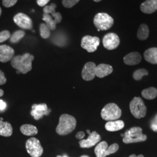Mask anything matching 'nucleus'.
I'll return each mask as SVG.
<instances>
[{
    "label": "nucleus",
    "mask_w": 157,
    "mask_h": 157,
    "mask_svg": "<svg viewBox=\"0 0 157 157\" xmlns=\"http://www.w3.org/2000/svg\"><path fill=\"white\" fill-rule=\"evenodd\" d=\"M30 113L34 119L39 120L44 115H48L50 113V110L48 109L47 104L44 103L34 104L32 107Z\"/></svg>",
    "instance_id": "11"
},
{
    "label": "nucleus",
    "mask_w": 157,
    "mask_h": 157,
    "mask_svg": "<svg viewBox=\"0 0 157 157\" xmlns=\"http://www.w3.org/2000/svg\"><path fill=\"white\" fill-rule=\"evenodd\" d=\"M124 126V122L121 120L109 121L105 125V128L108 132H117L123 129Z\"/></svg>",
    "instance_id": "19"
},
{
    "label": "nucleus",
    "mask_w": 157,
    "mask_h": 157,
    "mask_svg": "<svg viewBox=\"0 0 157 157\" xmlns=\"http://www.w3.org/2000/svg\"><path fill=\"white\" fill-rule=\"evenodd\" d=\"M17 0H2V4L6 8H10L17 4Z\"/></svg>",
    "instance_id": "33"
},
{
    "label": "nucleus",
    "mask_w": 157,
    "mask_h": 157,
    "mask_svg": "<svg viewBox=\"0 0 157 157\" xmlns=\"http://www.w3.org/2000/svg\"><path fill=\"white\" fill-rule=\"evenodd\" d=\"M50 29L45 23H41L40 26V35L43 39H47L50 36Z\"/></svg>",
    "instance_id": "28"
},
{
    "label": "nucleus",
    "mask_w": 157,
    "mask_h": 157,
    "mask_svg": "<svg viewBox=\"0 0 157 157\" xmlns=\"http://www.w3.org/2000/svg\"><path fill=\"white\" fill-rule=\"evenodd\" d=\"M87 133H89V135H90V133H90V130H87Z\"/></svg>",
    "instance_id": "44"
},
{
    "label": "nucleus",
    "mask_w": 157,
    "mask_h": 157,
    "mask_svg": "<svg viewBox=\"0 0 157 157\" xmlns=\"http://www.w3.org/2000/svg\"><path fill=\"white\" fill-rule=\"evenodd\" d=\"M96 65L94 62H89L84 65L82 71V76L86 81H90L95 78Z\"/></svg>",
    "instance_id": "12"
},
{
    "label": "nucleus",
    "mask_w": 157,
    "mask_h": 157,
    "mask_svg": "<svg viewBox=\"0 0 157 157\" xmlns=\"http://www.w3.org/2000/svg\"><path fill=\"white\" fill-rule=\"evenodd\" d=\"M20 130L22 134L28 136H34L38 133V129L35 126L32 124H23L21 126Z\"/></svg>",
    "instance_id": "22"
},
{
    "label": "nucleus",
    "mask_w": 157,
    "mask_h": 157,
    "mask_svg": "<svg viewBox=\"0 0 157 157\" xmlns=\"http://www.w3.org/2000/svg\"><path fill=\"white\" fill-rule=\"evenodd\" d=\"M100 39L97 37L85 36L81 41L82 47L89 52H93L97 50L100 45Z\"/></svg>",
    "instance_id": "8"
},
{
    "label": "nucleus",
    "mask_w": 157,
    "mask_h": 157,
    "mask_svg": "<svg viewBox=\"0 0 157 157\" xmlns=\"http://www.w3.org/2000/svg\"><path fill=\"white\" fill-rule=\"evenodd\" d=\"M149 36V29L146 24H141L137 34V38L140 40H145Z\"/></svg>",
    "instance_id": "24"
},
{
    "label": "nucleus",
    "mask_w": 157,
    "mask_h": 157,
    "mask_svg": "<svg viewBox=\"0 0 157 157\" xmlns=\"http://www.w3.org/2000/svg\"><path fill=\"white\" fill-rule=\"evenodd\" d=\"M11 37L10 32L8 30H4L0 32V43L6 41Z\"/></svg>",
    "instance_id": "32"
},
{
    "label": "nucleus",
    "mask_w": 157,
    "mask_h": 157,
    "mask_svg": "<svg viewBox=\"0 0 157 157\" xmlns=\"http://www.w3.org/2000/svg\"><path fill=\"white\" fill-rule=\"evenodd\" d=\"M100 140L101 137L100 135L98 134L95 131H94L90 133L87 139H82L78 142V143L81 148H88L95 146Z\"/></svg>",
    "instance_id": "13"
},
{
    "label": "nucleus",
    "mask_w": 157,
    "mask_h": 157,
    "mask_svg": "<svg viewBox=\"0 0 157 157\" xmlns=\"http://www.w3.org/2000/svg\"><path fill=\"white\" fill-rule=\"evenodd\" d=\"M4 91L2 90V89H0V97H2L4 95Z\"/></svg>",
    "instance_id": "40"
},
{
    "label": "nucleus",
    "mask_w": 157,
    "mask_h": 157,
    "mask_svg": "<svg viewBox=\"0 0 157 157\" xmlns=\"http://www.w3.org/2000/svg\"><path fill=\"white\" fill-rule=\"evenodd\" d=\"M84 136H85V133L81 131L77 133V135L76 136V137L78 140H82V139H83Z\"/></svg>",
    "instance_id": "37"
},
{
    "label": "nucleus",
    "mask_w": 157,
    "mask_h": 157,
    "mask_svg": "<svg viewBox=\"0 0 157 157\" xmlns=\"http://www.w3.org/2000/svg\"><path fill=\"white\" fill-rule=\"evenodd\" d=\"M42 19L45 22V24L47 25V26L51 30H56L57 23L52 17H51L50 14L44 13L43 14V17Z\"/></svg>",
    "instance_id": "26"
},
{
    "label": "nucleus",
    "mask_w": 157,
    "mask_h": 157,
    "mask_svg": "<svg viewBox=\"0 0 157 157\" xmlns=\"http://www.w3.org/2000/svg\"><path fill=\"white\" fill-rule=\"evenodd\" d=\"M102 43L106 49L112 50L116 49L120 44V39L117 34L109 33L104 37Z\"/></svg>",
    "instance_id": "9"
},
{
    "label": "nucleus",
    "mask_w": 157,
    "mask_h": 157,
    "mask_svg": "<svg viewBox=\"0 0 157 157\" xmlns=\"http://www.w3.org/2000/svg\"><path fill=\"white\" fill-rule=\"evenodd\" d=\"M141 11L144 13L151 14L157 10V0H146L141 4Z\"/></svg>",
    "instance_id": "15"
},
{
    "label": "nucleus",
    "mask_w": 157,
    "mask_h": 157,
    "mask_svg": "<svg viewBox=\"0 0 157 157\" xmlns=\"http://www.w3.org/2000/svg\"><path fill=\"white\" fill-rule=\"evenodd\" d=\"M118 149H119V146H118V144H117V143L113 144L108 147L107 151H106V155L107 156V155H111L113 153H115L118 151Z\"/></svg>",
    "instance_id": "31"
},
{
    "label": "nucleus",
    "mask_w": 157,
    "mask_h": 157,
    "mask_svg": "<svg viewBox=\"0 0 157 157\" xmlns=\"http://www.w3.org/2000/svg\"><path fill=\"white\" fill-rule=\"evenodd\" d=\"M142 57L137 52H132L126 55L124 58V62L128 65H135L141 61Z\"/></svg>",
    "instance_id": "16"
},
{
    "label": "nucleus",
    "mask_w": 157,
    "mask_h": 157,
    "mask_svg": "<svg viewBox=\"0 0 157 157\" xmlns=\"http://www.w3.org/2000/svg\"><path fill=\"white\" fill-rule=\"evenodd\" d=\"M129 107L130 112L135 118L140 119L145 117L147 107L144 101L140 97H134L130 102Z\"/></svg>",
    "instance_id": "6"
},
{
    "label": "nucleus",
    "mask_w": 157,
    "mask_h": 157,
    "mask_svg": "<svg viewBox=\"0 0 157 157\" xmlns=\"http://www.w3.org/2000/svg\"><path fill=\"white\" fill-rule=\"evenodd\" d=\"M113 23V18L106 13H98L94 18V24L98 32L109 29Z\"/></svg>",
    "instance_id": "5"
},
{
    "label": "nucleus",
    "mask_w": 157,
    "mask_h": 157,
    "mask_svg": "<svg viewBox=\"0 0 157 157\" xmlns=\"http://www.w3.org/2000/svg\"><path fill=\"white\" fill-rule=\"evenodd\" d=\"M129 157H144L143 155H141V154H140V155H139L138 156H137L136 154H132L131 155H130Z\"/></svg>",
    "instance_id": "39"
},
{
    "label": "nucleus",
    "mask_w": 157,
    "mask_h": 157,
    "mask_svg": "<svg viewBox=\"0 0 157 157\" xmlns=\"http://www.w3.org/2000/svg\"><path fill=\"white\" fill-rule=\"evenodd\" d=\"M56 4H51L50 6H45L43 9V11L45 13H51L52 16V17L56 20L57 23H59L62 21V15L59 12H56Z\"/></svg>",
    "instance_id": "18"
},
{
    "label": "nucleus",
    "mask_w": 157,
    "mask_h": 157,
    "mask_svg": "<svg viewBox=\"0 0 157 157\" xmlns=\"http://www.w3.org/2000/svg\"><path fill=\"white\" fill-rule=\"evenodd\" d=\"M15 51L10 46L0 45V62H7L14 57Z\"/></svg>",
    "instance_id": "14"
},
{
    "label": "nucleus",
    "mask_w": 157,
    "mask_h": 157,
    "mask_svg": "<svg viewBox=\"0 0 157 157\" xmlns=\"http://www.w3.org/2000/svg\"><path fill=\"white\" fill-rule=\"evenodd\" d=\"M13 129L11 124L8 122L0 120V136L10 137L12 135Z\"/></svg>",
    "instance_id": "21"
},
{
    "label": "nucleus",
    "mask_w": 157,
    "mask_h": 157,
    "mask_svg": "<svg viewBox=\"0 0 157 157\" xmlns=\"http://www.w3.org/2000/svg\"><path fill=\"white\" fill-rule=\"evenodd\" d=\"M108 147V143L106 141H101L98 145L95 147L94 152L97 157H105L106 155V151L107 148Z\"/></svg>",
    "instance_id": "23"
},
{
    "label": "nucleus",
    "mask_w": 157,
    "mask_h": 157,
    "mask_svg": "<svg viewBox=\"0 0 157 157\" xmlns=\"http://www.w3.org/2000/svg\"><path fill=\"white\" fill-rule=\"evenodd\" d=\"M76 123V120L73 116L68 114H63L59 118L56 132L61 136L68 135L75 130Z\"/></svg>",
    "instance_id": "2"
},
{
    "label": "nucleus",
    "mask_w": 157,
    "mask_h": 157,
    "mask_svg": "<svg viewBox=\"0 0 157 157\" xmlns=\"http://www.w3.org/2000/svg\"><path fill=\"white\" fill-rule=\"evenodd\" d=\"M144 59L147 62L152 64H157V48H149L144 52Z\"/></svg>",
    "instance_id": "20"
},
{
    "label": "nucleus",
    "mask_w": 157,
    "mask_h": 157,
    "mask_svg": "<svg viewBox=\"0 0 157 157\" xmlns=\"http://www.w3.org/2000/svg\"><path fill=\"white\" fill-rule=\"evenodd\" d=\"M34 59L33 56L29 53L14 56L11 60L12 67L17 69V74H26L32 69V62Z\"/></svg>",
    "instance_id": "1"
},
{
    "label": "nucleus",
    "mask_w": 157,
    "mask_h": 157,
    "mask_svg": "<svg viewBox=\"0 0 157 157\" xmlns=\"http://www.w3.org/2000/svg\"><path fill=\"white\" fill-rule=\"evenodd\" d=\"M122 111L115 103H109L103 108L101 112L102 118L107 121L118 120L121 117Z\"/></svg>",
    "instance_id": "4"
},
{
    "label": "nucleus",
    "mask_w": 157,
    "mask_h": 157,
    "mask_svg": "<svg viewBox=\"0 0 157 157\" xmlns=\"http://www.w3.org/2000/svg\"><path fill=\"white\" fill-rule=\"evenodd\" d=\"M142 131L143 129L140 127L132 128L124 133L123 142L125 144H130L145 141L147 137L142 133Z\"/></svg>",
    "instance_id": "3"
},
{
    "label": "nucleus",
    "mask_w": 157,
    "mask_h": 157,
    "mask_svg": "<svg viewBox=\"0 0 157 157\" xmlns=\"http://www.w3.org/2000/svg\"><path fill=\"white\" fill-rule=\"evenodd\" d=\"M13 21L19 27L23 29L30 30L33 28L32 19L25 13H19L17 14L13 17Z\"/></svg>",
    "instance_id": "10"
},
{
    "label": "nucleus",
    "mask_w": 157,
    "mask_h": 157,
    "mask_svg": "<svg viewBox=\"0 0 157 157\" xmlns=\"http://www.w3.org/2000/svg\"><path fill=\"white\" fill-rule=\"evenodd\" d=\"M1 13H2V10H1V7H0V17H1Z\"/></svg>",
    "instance_id": "43"
},
{
    "label": "nucleus",
    "mask_w": 157,
    "mask_h": 157,
    "mask_svg": "<svg viewBox=\"0 0 157 157\" xmlns=\"http://www.w3.org/2000/svg\"><path fill=\"white\" fill-rule=\"evenodd\" d=\"M25 35V32L23 30H17L10 37V42L12 43H17L21 40L23 38Z\"/></svg>",
    "instance_id": "27"
},
{
    "label": "nucleus",
    "mask_w": 157,
    "mask_h": 157,
    "mask_svg": "<svg viewBox=\"0 0 157 157\" xmlns=\"http://www.w3.org/2000/svg\"><path fill=\"white\" fill-rule=\"evenodd\" d=\"M113 72V67L107 64L101 63L97 66L95 76L99 78H102L110 75Z\"/></svg>",
    "instance_id": "17"
},
{
    "label": "nucleus",
    "mask_w": 157,
    "mask_h": 157,
    "mask_svg": "<svg viewBox=\"0 0 157 157\" xmlns=\"http://www.w3.org/2000/svg\"><path fill=\"white\" fill-rule=\"evenodd\" d=\"M6 107V102L2 100H0V110L2 111L4 110Z\"/></svg>",
    "instance_id": "38"
},
{
    "label": "nucleus",
    "mask_w": 157,
    "mask_h": 157,
    "mask_svg": "<svg viewBox=\"0 0 157 157\" xmlns=\"http://www.w3.org/2000/svg\"><path fill=\"white\" fill-rule=\"evenodd\" d=\"M6 82V78L4 73L0 70V85H3Z\"/></svg>",
    "instance_id": "34"
},
{
    "label": "nucleus",
    "mask_w": 157,
    "mask_h": 157,
    "mask_svg": "<svg viewBox=\"0 0 157 157\" xmlns=\"http://www.w3.org/2000/svg\"><path fill=\"white\" fill-rule=\"evenodd\" d=\"M56 157H68L67 155H63V156H61V155H58Z\"/></svg>",
    "instance_id": "41"
},
{
    "label": "nucleus",
    "mask_w": 157,
    "mask_h": 157,
    "mask_svg": "<svg viewBox=\"0 0 157 157\" xmlns=\"http://www.w3.org/2000/svg\"><path fill=\"white\" fill-rule=\"evenodd\" d=\"M50 0H37V3L40 6H46Z\"/></svg>",
    "instance_id": "35"
},
{
    "label": "nucleus",
    "mask_w": 157,
    "mask_h": 157,
    "mask_svg": "<svg viewBox=\"0 0 157 157\" xmlns=\"http://www.w3.org/2000/svg\"><path fill=\"white\" fill-rule=\"evenodd\" d=\"M151 128L153 131L157 132V119H153L151 124Z\"/></svg>",
    "instance_id": "36"
},
{
    "label": "nucleus",
    "mask_w": 157,
    "mask_h": 157,
    "mask_svg": "<svg viewBox=\"0 0 157 157\" xmlns=\"http://www.w3.org/2000/svg\"><path fill=\"white\" fill-rule=\"evenodd\" d=\"M141 95L147 100H153L157 97V89L155 87H150L143 90Z\"/></svg>",
    "instance_id": "25"
},
{
    "label": "nucleus",
    "mask_w": 157,
    "mask_h": 157,
    "mask_svg": "<svg viewBox=\"0 0 157 157\" xmlns=\"http://www.w3.org/2000/svg\"><path fill=\"white\" fill-rule=\"evenodd\" d=\"M80 0H62V4L67 8H72L78 3Z\"/></svg>",
    "instance_id": "30"
},
{
    "label": "nucleus",
    "mask_w": 157,
    "mask_h": 157,
    "mask_svg": "<svg viewBox=\"0 0 157 157\" xmlns=\"http://www.w3.org/2000/svg\"><path fill=\"white\" fill-rule=\"evenodd\" d=\"M148 75V72L146 69H139L135 71L133 74V78L136 80H139L144 76Z\"/></svg>",
    "instance_id": "29"
},
{
    "label": "nucleus",
    "mask_w": 157,
    "mask_h": 157,
    "mask_svg": "<svg viewBox=\"0 0 157 157\" xmlns=\"http://www.w3.org/2000/svg\"><path fill=\"white\" fill-rule=\"evenodd\" d=\"M80 157H90L89 156H88V155H82V156H81Z\"/></svg>",
    "instance_id": "45"
},
{
    "label": "nucleus",
    "mask_w": 157,
    "mask_h": 157,
    "mask_svg": "<svg viewBox=\"0 0 157 157\" xmlns=\"http://www.w3.org/2000/svg\"><path fill=\"white\" fill-rule=\"evenodd\" d=\"M26 148L29 154L32 157H41L43 153V148L40 141L35 137H32L27 140Z\"/></svg>",
    "instance_id": "7"
},
{
    "label": "nucleus",
    "mask_w": 157,
    "mask_h": 157,
    "mask_svg": "<svg viewBox=\"0 0 157 157\" xmlns=\"http://www.w3.org/2000/svg\"><path fill=\"white\" fill-rule=\"evenodd\" d=\"M94 1H95V2H100V1H101L102 0H93Z\"/></svg>",
    "instance_id": "42"
}]
</instances>
